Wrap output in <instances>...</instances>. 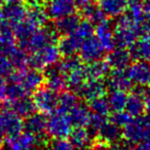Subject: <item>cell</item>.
Listing matches in <instances>:
<instances>
[{
    "mask_svg": "<svg viewBox=\"0 0 150 150\" xmlns=\"http://www.w3.org/2000/svg\"><path fill=\"white\" fill-rule=\"evenodd\" d=\"M122 129V138L129 145L150 143V112L133 117Z\"/></svg>",
    "mask_w": 150,
    "mask_h": 150,
    "instance_id": "obj_1",
    "label": "cell"
},
{
    "mask_svg": "<svg viewBox=\"0 0 150 150\" xmlns=\"http://www.w3.org/2000/svg\"><path fill=\"white\" fill-rule=\"evenodd\" d=\"M139 37V30L133 20L127 13H123L118 17L114 25L115 46L129 50Z\"/></svg>",
    "mask_w": 150,
    "mask_h": 150,
    "instance_id": "obj_2",
    "label": "cell"
},
{
    "mask_svg": "<svg viewBox=\"0 0 150 150\" xmlns=\"http://www.w3.org/2000/svg\"><path fill=\"white\" fill-rule=\"evenodd\" d=\"M58 37L59 34L57 33L54 26L48 27V26L44 25L35 29L27 38L18 42V44L28 54H31L47 44L57 43Z\"/></svg>",
    "mask_w": 150,
    "mask_h": 150,
    "instance_id": "obj_3",
    "label": "cell"
},
{
    "mask_svg": "<svg viewBox=\"0 0 150 150\" xmlns=\"http://www.w3.org/2000/svg\"><path fill=\"white\" fill-rule=\"evenodd\" d=\"M8 81L21 86L28 94H32L44 83V75L40 70L31 67L15 70L8 77Z\"/></svg>",
    "mask_w": 150,
    "mask_h": 150,
    "instance_id": "obj_4",
    "label": "cell"
},
{
    "mask_svg": "<svg viewBox=\"0 0 150 150\" xmlns=\"http://www.w3.org/2000/svg\"><path fill=\"white\" fill-rule=\"evenodd\" d=\"M5 147L7 150H37L38 148L43 147L47 144L45 136L36 137L26 131L13 136H8L4 139Z\"/></svg>",
    "mask_w": 150,
    "mask_h": 150,
    "instance_id": "obj_5",
    "label": "cell"
},
{
    "mask_svg": "<svg viewBox=\"0 0 150 150\" xmlns=\"http://www.w3.org/2000/svg\"><path fill=\"white\" fill-rule=\"evenodd\" d=\"M61 57L62 56L57 43L47 44L40 50L29 54L28 67L38 69V70L45 69L46 67L52 66L59 63Z\"/></svg>",
    "mask_w": 150,
    "mask_h": 150,
    "instance_id": "obj_6",
    "label": "cell"
},
{
    "mask_svg": "<svg viewBox=\"0 0 150 150\" xmlns=\"http://www.w3.org/2000/svg\"><path fill=\"white\" fill-rule=\"evenodd\" d=\"M73 125L68 113H65L58 109L48 114L46 121V134L52 139L67 138L71 132Z\"/></svg>",
    "mask_w": 150,
    "mask_h": 150,
    "instance_id": "obj_7",
    "label": "cell"
},
{
    "mask_svg": "<svg viewBox=\"0 0 150 150\" xmlns=\"http://www.w3.org/2000/svg\"><path fill=\"white\" fill-rule=\"evenodd\" d=\"M58 93L50 90L46 86H40L33 93L32 100L35 105V109L43 114L48 115L58 107Z\"/></svg>",
    "mask_w": 150,
    "mask_h": 150,
    "instance_id": "obj_8",
    "label": "cell"
},
{
    "mask_svg": "<svg viewBox=\"0 0 150 150\" xmlns=\"http://www.w3.org/2000/svg\"><path fill=\"white\" fill-rule=\"evenodd\" d=\"M106 50H104L101 42L95 35L86 38L80 45L78 50V57L82 61V63H91L94 61H98L104 58Z\"/></svg>",
    "mask_w": 150,
    "mask_h": 150,
    "instance_id": "obj_9",
    "label": "cell"
},
{
    "mask_svg": "<svg viewBox=\"0 0 150 150\" xmlns=\"http://www.w3.org/2000/svg\"><path fill=\"white\" fill-rule=\"evenodd\" d=\"M105 79H86L76 92L78 98L90 102L97 98L103 97L107 94Z\"/></svg>",
    "mask_w": 150,
    "mask_h": 150,
    "instance_id": "obj_10",
    "label": "cell"
},
{
    "mask_svg": "<svg viewBox=\"0 0 150 150\" xmlns=\"http://www.w3.org/2000/svg\"><path fill=\"white\" fill-rule=\"evenodd\" d=\"M127 72L134 86H148L150 82V62L137 60L129 64Z\"/></svg>",
    "mask_w": 150,
    "mask_h": 150,
    "instance_id": "obj_11",
    "label": "cell"
},
{
    "mask_svg": "<svg viewBox=\"0 0 150 150\" xmlns=\"http://www.w3.org/2000/svg\"><path fill=\"white\" fill-rule=\"evenodd\" d=\"M105 82L109 90H118L129 92L133 90L134 83L129 79L127 69H111L105 78Z\"/></svg>",
    "mask_w": 150,
    "mask_h": 150,
    "instance_id": "obj_12",
    "label": "cell"
},
{
    "mask_svg": "<svg viewBox=\"0 0 150 150\" xmlns=\"http://www.w3.org/2000/svg\"><path fill=\"white\" fill-rule=\"evenodd\" d=\"M0 129L4 136H13L23 131V119L3 107L0 110Z\"/></svg>",
    "mask_w": 150,
    "mask_h": 150,
    "instance_id": "obj_13",
    "label": "cell"
},
{
    "mask_svg": "<svg viewBox=\"0 0 150 150\" xmlns=\"http://www.w3.org/2000/svg\"><path fill=\"white\" fill-rule=\"evenodd\" d=\"M76 4L74 0H47L45 11L48 18L58 20L75 13Z\"/></svg>",
    "mask_w": 150,
    "mask_h": 150,
    "instance_id": "obj_14",
    "label": "cell"
},
{
    "mask_svg": "<svg viewBox=\"0 0 150 150\" xmlns=\"http://www.w3.org/2000/svg\"><path fill=\"white\" fill-rule=\"evenodd\" d=\"M44 75L45 86L56 93H61L67 88V80L65 74L59 67L58 63L52 66L46 67Z\"/></svg>",
    "mask_w": 150,
    "mask_h": 150,
    "instance_id": "obj_15",
    "label": "cell"
},
{
    "mask_svg": "<svg viewBox=\"0 0 150 150\" xmlns=\"http://www.w3.org/2000/svg\"><path fill=\"white\" fill-rule=\"evenodd\" d=\"M46 114L34 111L23 120V129L36 137H44L46 134Z\"/></svg>",
    "mask_w": 150,
    "mask_h": 150,
    "instance_id": "obj_16",
    "label": "cell"
},
{
    "mask_svg": "<svg viewBox=\"0 0 150 150\" xmlns=\"http://www.w3.org/2000/svg\"><path fill=\"white\" fill-rule=\"evenodd\" d=\"M95 36L101 42L106 52L112 50L115 46L114 41V24L106 19L95 26Z\"/></svg>",
    "mask_w": 150,
    "mask_h": 150,
    "instance_id": "obj_17",
    "label": "cell"
},
{
    "mask_svg": "<svg viewBox=\"0 0 150 150\" xmlns=\"http://www.w3.org/2000/svg\"><path fill=\"white\" fill-rule=\"evenodd\" d=\"M122 138V129L107 119L106 122L99 129L95 136V140L104 145H111L119 142Z\"/></svg>",
    "mask_w": 150,
    "mask_h": 150,
    "instance_id": "obj_18",
    "label": "cell"
},
{
    "mask_svg": "<svg viewBox=\"0 0 150 150\" xmlns=\"http://www.w3.org/2000/svg\"><path fill=\"white\" fill-rule=\"evenodd\" d=\"M27 7L20 2H13V3H6L2 7H0V17L3 20L11 24L13 26H16L18 23L22 21L25 18Z\"/></svg>",
    "mask_w": 150,
    "mask_h": 150,
    "instance_id": "obj_19",
    "label": "cell"
},
{
    "mask_svg": "<svg viewBox=\"0 0 150 150\" xmlns=\"http://www.w3.org/2000/svg\"><path fill=\"white\" fill-rule=\"evenodd\" d=\"M67 138L76 150L90 148L95 141V137L84 127H73Z\"/></svg>",
    "mask_w": 150,
    "mask_h": 150,
    "instance_id": "obj_20",
    "label": "cell"
},
{
    "mask_svg": "<svg viewBox=\"0 0 150 150\" xmlns=\"http://www.w3.org/2000/svg\"><path fill=\"white\" fill-rule=\"evenodd\" d=\"M142 88L143 86L136 88V90H133L132 93L127 94L125 111L131 117L141 116L146 111L143 94H142Z\"/></svg>",
    "mask_w": 150,
    "mask_h": 150,
    "instance_id": "obj_21",
    "label": "cell"
},
{
    "mask_svg": "<svg viewBox=\"0 0 150 150\" xmlns=\"http://www.w3.org/2000/svg\"><path fill=\"white\" fill-rule=\"evenodd\" d=\"M83 40L84 38L81 37L76 31L68 34V35H64L57 44L61 52V56L67 57L76 54L79 50L80 45L83 42Z\"/></svg>",
    "mask_w": 150,
    "mask_h": 150,
    "instance_id": "obj_22",
    "label": "cell"
},
{
    "mask_svg": "<svg viewBox=\"0 0 150 150\" xmlns=\"http://www.w3.org/2000/svg\"><path fill=\"white\" fill-rule=\"evenodd\" d=\"M108 52L106 62L111 69H127L133 60V56L129 48L114 47Z\"/></svg>",
    "mask_w": 150,
    "mask_h": 150,
    "instance_id": "obj_23",
    "label": "cell"
},
{
    "mask_svg": "<svg viewBox=\"0 0 150 150\" xmlns=\"http://www.w3.org/2000/svg\"><path fill=\"white\" fill-rule=\"evenodd\" d=\"M3 107L13 111V113L19 115L22 118L23 117L25 118L26 116H28V115L31 114L32 112H34L36 110L33 100L29 96H25L11 101H4V106Z\"/></svg>",
    "mask_w": 150,
    "mask_h": 150,
    "instance_id": "obj_24",
    "label": "cell"
},
{
    "mask_svg": "<svg viewBox=\"0 0 150 150\" xmlns=\"http://www.w3.org/2000/svg\"><path fill=\"white\" fill-rule=\"evenodd\" d=\"M97 3L105 17L118 18L125 13L129 0H97Z\"/></svg>",
    "mask_w": 150,
    "mask_h": 150,
    "instance_id": "obj_25",
    "label": "cell"
},
{
    "mask_svg": "<svg viewBox=\"0 0 150 150\" xmlns=\"http://www.w3.org/2000/svg\"><path fill=\"white\" fill-rule=\"evenodd\" d=\"M70 120L73 127H86L92 117V112L88 105L78 102L68 112Z\"/></svg>",
    "mask_w": 150,
    "mask_h": 150,
    "instance_id": "obj_26",
    "label": "cell"
},
{
    "mask_svg": "<svg viewBox=\"0 0 150 150\" xmlns=\"http://www.w3.org/2000/svg\"><path fill=\"white\" fill-rule=\"evenodd\" d=\"M110 70L111 68L108 63L103 59L84 65L86 79H105Z\"/></svg>",
    "mask_w": 150,
    "mask_h": 150,
    "instance_id": "obj_27",
    "label": "cell"
},
{
    "mask_svg": "<svg viewBox=\"0 0 150 150\" xmlns=\"http://www.w3.org/2000/svg\"><path fill=\"white\" fill-rule=\"evenodd\" d=\"M80 17L75 13L66 16V17L60 18L58 20H54V28L56 29L57 33L59 35H68L76 30L80 23Z\"/></svg>",
    "mask_w": 150,
    "mask_h": 150,
    "instance_id": "obj_28",
    "label": "cell"
},
{
    "mask_svg": "<svg viewBox=\"0 0 150 150\" xmlns=\"http://www.w3.org/2000/svg\"><path fill=\"white\" fill-rule=\"evenodd\" d=\"M129 50L133 59L150 62V32L140 36Z\"/></svg>",
    "mask_w": 150,
    "mask_h": 150,
    "instance_id": "obj_29",
    "label": "cell"
},
{
    "mask_svg": "<svg viewBox=\"0 0 150 150\" xmlns=\"http://www.w3.org/2000/svg\"><path fill=\"white\" fill-rule=\"evenodd\" d=\"M67 88L72 92L76 93L81 84L86 80V72H84V65H81L78 68L70 71L66 74Z\"/></svg>",
    "mask_w": 150,
    "mask_h": 150,
    "instance_id": "obj_30",
    "label": "cell"
},
{
    "mask_svg": "<svg viewBox=\"0 0 150 150\" xmlns=\"http://www.w3.org/2000/svg\"><path fill=\"white\" fill-rule=\"evenodd\" d=\"M25 18L29 20L32 24H34L36 27H41L45 25L48 17L46 15L45 8L36 3H32L29 8H27Z\"/></svg>",
    "mask_w": 150,
    "mask_h": 150,
    "instance_id": "obj_31",
    "label": "cell"
},
{
    "mask_svg": "<svg viewBox=\"0 0 150 150\" xmlns=\"http://www.w3.org/2000/svg\"><path fill=\"white\" fill-rule=\"evenodd\" d=\"M108 104L110 106L111 112L123 111L125 108V103L127 99V92L118 90H111V92L106 97Z\"/></svg>",
    "mask_w": 150,
    "mask_h": 150,
    "instance_id": "obj_32",
    "label": "cell"
},
{
    "mask_svg": "<svg viewBox=\"0 0 150 150\" xmlns=\"http://www.w3.org/2000/svg\"><path fill=\"white\" fill-rule=\"evenodd\" d=\"M78 102H79V98L76 95V93L72 92V91L65 90L61 92L60 96L58 97V107H57V109L65 113H68Z\"/></svg>",
    "mask_w": 150,
    "mask_h": 150,
    "instance_id": "obj_33",
    "label": "cell"
},
{
    "mask_svg": "<svg viewBox=\"0 0 150 150\" xmlns=\"http://www.w3.org/2000/svg\"><path fill=\"white\" fill-rule=\"evenodd\" d=\"M88 106L90 108L92 114L94 115H98V116L106 117L107 118L111 114L110 106H109L108 101H107V98L105 96L90 101Z\"/></svg>",
    "mask_w": 150,
    "mask_h": 150,
    "instance_id": "obj_34",
    "label": "cell"
},
{
    "mask_svg": "<svg viewBox=\"0 0 150 150\" xmlns=\"http://www.w3.org/2000/svg\"><path fill=\"white\" fill-rule=\"evenodd\" d=\"M11 63H13L15 69H23L28 67V60H29V54L21 48L20 46H15L9 52H7Z\"/></svg>",
    "mask_w": 150,
    "mask_h": 150,
    "instance_id": "obj_35",
    "label": "cell"
},
{
    "mask_svg": "<svg viewBox=\"0 0 150 150\" xmlns=\"http://www.w3.org/2000/svg\"><path fill=\"white\" fill-rule=\"evenodd\" d=\"M16 69L11 63V59H9L8 54L0 52V75L4 78H7Z\"/></svg>",
    "mask_w": 150,
    "mask_h": 150,
    "instance_id": "obj_36",
    "label": "cell"
},
{
    "mask_svg": "<svg viewBox=\"0 0 150 150\" xmlns=\"http://www.w3.org/2000/svg\"><path fill=\"white\" fill-rule=\"evenodd\" d=\"M46 150H75V148L67 138H59L46 144Z\"/></svg>",
    "mask_w": 150,
    "mask_h": 150,
    "instance_id": "obj_37",
    "label": "cell"
},
{
    "mask_svg": "<svg viewBox=\"0 0 150 150\" xmlns=\"http://www.w3.org/2000/svg\"><path fill=\"white\" fill-rule=\"evenodd\" d=\"M110 119L109 120L111 122H113L114 125H116L119 127H123L129 122L133 117H131L125 110L123 111H118V112H112V114L109 115Z\"/></svg>",
    "mask_w": 150,
    "mask_h": 150,
    "instance_id": "obj_38",
    "label": "cell"
},
{
    "mask_svg": "<svg viewBox=\"0 0 150 150\" xmlns=\"http://www.w3.org/2000/svg\"><path fill=\"white\" fill-rule=\"evenodd\" d=\"M96 150H127L123 145H121L119 142L111 145H104V144L99 143V147L96 146Z\"/></svg>",
    "mask_w": 150,
    "mask_h": 150,
    "instance_id": "obj_39",
    "label": "cell"
},
{
    "mask_svg": "<svg viewBox=\"0 0 150 150\" xmlns=\"http://www.w3.org/2000/svg\"><path fill=\"white\" fill-rule=\"evenodd\" d=\"M142 94H143V99H144V103H145L146 111L150 112V88L149 86H148V88L143 86V88H142Z\"/></svg>",
    "mask_w": 150,
    "mask_h": 150,
    "instance_id": "obj_40",
    "label": "cell"
},
{
    "mask_svg": "<svg viewBox=\"0 0 150 150\" xmlns=\"http://www.w3.org/2000/svg\"><path fill=\"white\" fill-rule=\"evenodd\" d=\"M7 80L0 75V103L5 101V92H6Z\"/></svg>",
    "mask_w": 150,
    "mask_h": 150,
    "instance_id": "obj_41",
    "label": "cell"
},
{
    "mask_svg": "<svg viewBox=\"0 0 150 150\" xmlns=\"http://www.w3.org/2000/svg\"><path fill=\"white\" fill-rule=\"evenodd\" d=\"M129 150H150V143H140L133 145Z\"/></svg>",
    "mask_w": 150,
    "mask_h": 150,
    "instance_id": "obj_42",
    "label": "cell"
},
{
    "mask_svg": "<svg viewBox=\"0 0 150 150\" xmlns=\"http://www.w3.org/2000/svg\"><path fill=\"white\" fill-rule=\"evenodd\" d=\"M3 143H4V134L2 133V131L0 129V147L3 145Z\"/></svg>",
    "mask_w": 150,
    "mask_h": 150,
    "instance_id": "obj_43",
    "label": "cell"
},
{
    "mask_svg": "<svg viewBox=\"0 0 150 150\" xmlns=\"http://www.w3.org/2000/svg\"><path fill=\"white\" fill-rule=\"evenodd\" d=\"M4 4H6V3H13V2H20L21 0H1Z\"/></svg>",
    "mask_w": 150,
    "mask_h": 150,
    "instance_id": "obj_44",
    "label": "cell"
},
{
    "mask_svg": "<svg viewBox=\"0 0 150 150\" xmlns=\"http://www.w3.org/2000/svg\"><path fill=\"white\" fill-rule=\"evenodd\" d=\"M27 1L32 4V3H36V1H37V0H27Z\"/></svg>",
    "mask_w": 150,
    "mask_h": 150,
    "instance_id": "obj_45",
    "label": "cell"
},
{
    "mask_svg": "<svg viewBox=\"0 0 150 150\" xmlns=\"http://www.w3.org/2000/svg\"><path fill=\"white\" fill-rule=\"evenodd\" d=\"M77 150H91L90 148H84V149H77Z\"/></svg>",
    "mask_w": 150,
    "mask_h": 150,
    "instance_id": "obj_46",
    "label": "cell"
},
{
    "mask_svg": "<svg viewBox=\"0 0 150 150\" xmlns=\"http://www.w3.org/2000/svg\"><path fill=\"white\" fill-rule=\"evenodd\" d=\"M37 1H38V0H37ZM39 1H43V2H46L47 0H39Z\"/></svg>",
    "mask_w": 150,
    "mask_h": 150,
    "instance_id": "obj_47",
    "label": "cell"
}]
</instances>
